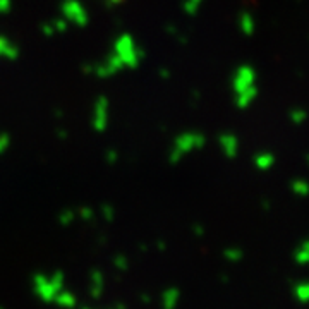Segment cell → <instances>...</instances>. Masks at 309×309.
I'll return each instance as SVG.
<instances>
[{
    "mask_svg": "<svg viewBox=\"0 0 309 309\" xmlns=\"http://www.w3.org/2000/svg\"><path fill=\"white\" fill-rule=\"evenodd\" d=\"M50 23H52L55 33H65V31H67V28H69V21L65 18H55V19L50 21Z\"/></svg>",
    "mask_w": 309,
    "mask_h": 309,
    "instance_id": "obj_16",
    "label": "cell"
},
{
    "mask_svg": "<svg viewBox=\"0 0 309 309\" xmlns=\"http://www.w3.org/2000/svg\"><path fill=\"white\" fill-rule=\"evenodd\" d=\"M12 9V0H0V16L9 14Z\"/></svg>",
    "mask_w": 309,
    "mask_h": 309,
    "instance_id": "obj_27",
    "label": "cell"
},
{
    "mask_svg": "<svg viewBox=\"0 0 309 309\" xmlns=\"http://www.w3.org/2000/svg\"><path fill=\"white\" fill-rule=\"evenodd\" d=\"M294 295L300 300V302H309V282L297 283V285L294 287Z\"/></svg>",
    "mask_w": 309,
    "mask_h": 309,
    "instance_id": "obj_13",
    "label": "cell"
},
{
    "mask_svg": "<svg viewBox=\"0 0 309 309\" xmlns=\"http://www.w3.org/2000/svg\"><path fill=\"white\" fill-rule=\"evenodd\" d=\"M33 285H35V292L36 295L43 300V302H53V299H55V294H57V289L53 287L52 280L47 277V275L43 273H36L35 277H33Z\"/></svg>",
    "mask_w": 309,
    "mask_h": 309,
    "instance_id": "obj_6",
    "label": "cell"
},
{
    "mask_svg": "<svg viewBox=\"0 0 309 309\" xmlns=\"http://www.w3.org/2000/svg\"><path fill=\"white\" fill-rule=\"evenodd\" d=\"M114 266L119 271H127L129 270L127 256H124V254H117V256H114Z\"/></svg>",
    "mask_w": 309,
    "mask_h": 309,
    "instance_id": "obj_17",
    "label": "cell"
},
{
    "mask_svg": "<svg viewBox=\"0 0 309 309\" xmlns=\"http://www.w3.org/2000/svg\"><path fill=\"white\" fill-rule=\"evenodd\" d=\"M50 280H52L53 287H55L57 290H62V289H64V273H62L60 270L55 271V273H53L52 277H50Z\"/></svg>",
    "mask_w": 309,
    "mask_h": 309,
    "instance_id": "obj_21",
    "label": "cell"
},
{
    "mask_svg": "<svg viewBox=\"0 0 309 309\" xmlns=\"http://www.w3.org/2000/svg\"><path fill=\"white\" fill-rule=\"evenodd\" d=\"M21 55L19 47L7 36L0 35V58L4 60H18Z\"/></svg>",
    "mask_w": 309,
    "mask_h": 309,
    "instance_id": "obj_8",
    "label": "cell"
},
{
    "mask_svg": "<svg viewBox=\"0 0 309 309\" xmlns=\"http://www.w3.org/2000/svg\"><path fill=\"white\" fill-rule=\"evenodd\" d=\"M103 285H105V278L100 270H91L90 271V295L95 300H98L103 295Z\"/></svg>",
    "mask_w": 309,
    "mask_h": 309,
    "instance_id": "obj_9",
    "label": "cell"
},
{
    "mask_svg": "<svg viewBox=\"0 0 309 309\" xmlns=\"http://www.w3.org/2000/svg\"><path fill=\"white\" fill-rule=\"evenodd\" d=\"M114 52L122 60L124 67L127 69H137L146 57L144 50L137 47L134 38L129 33H122L120 36H117V40L114 41Z\"/></svg>",
    "mask_w": 309,
    "mask_h": 309,
    "instance_id": "obj_1",
    "label": "cell"
},
{
    "mask_svg": "<svg viewBox=\"0 0 309 309\" xmlns=\"http://www.w3.org/2000/svg\"><path fill=\"white\" fill-rule=\"evenodd\" d=\"M76 220V211L72 210V208H65V210H62L58 213V223L64 225V227H67Z\"/></svg>",
    "mask_w": 309,
    "mask_h": 309,
    "instance_id": "obj_14",
    "label": "cell"
},
{
    "mask_svg": "<svg viewBox=\"0 0 309 309\" xmlns=\"http://www.w3.org/2000/svg\"><path fill=\"white\" fill-rule=\"evenodd\" d=\"M9 144H11V137H9V134H6V132H0V154H2L4 151H7Z\"/></svg>",
    "mask_w": 309,
    "mask_h": 309,
    "instance_id": "obj_25",
    "label": "cell"
},
{
    "mask_svg": "<svg viewBox=\"0 0 309 309\" xmlns=\"http://www.w3.org/2000/svg\"><path fill=\"white\" fill-rule=\"evenodd\" d=\"M83 72H85V74H95V64H85V65H83Z\"/></svg>",
    "mask_w": 309,
    "mask_h": 309,
    "instance_id": "obj_31",
    "label": "cell"
},
{
    "mask_svg": "<svg viewBox=\"0 0 309 309\" xmlns=\"http://www.w3.org/2000/svg\"><path fill=\"white\" fill-rule=\"evenodd\" d=\"M201 2H203V0H184V2H182V11L186 12V14H189V16H194L196 12L199 11V7H201Z\"/></svg>",
    "mask_w": 309,
    "mask_h": 309,
    "instance_id": "obj_15",
    "label": "cell"
},
{
    "mask_svg": "<svg viewBox=\"0 0 309 309\" xmlns=\"http://www.w3.org/2000/svg\"><path fill=\"white\" fill-rule=\"evenodd\" d=\"M179 297H181V292L175 287H169V289L164 290L162 294V307L164 309H175L177 307Z\"/></svg>",
    "mask_w": 309,
    "mask_h": 309,
    "instance_id": "obj_10",
    "label": "cell"
},
{
    "mask_svg": "<svg viewBox=\"0 0 309 309\" xmlns=\"http://www.w3.org/2000/svg\"><path fill=\"white\" fill-rule=\"evenodd\" d=\"M220 146H222L223 153L227 154L228 158H232V157H236L239 143H237V137H234L232 134H223L220 137Z\"/></svg>",
    "mask_w": 309,
    "mask_h": 309,
    "instance_id": "obj_12",
    "label": "cell"
},
{
    "mask_svg": "<svg viewBox=\"0 0 309 309\" xmlns=\"http://www.w3.org/2000/svg\"><path fill=\"white\" fill-rule=\"evenodd\" d=\"M100 213H102L103 220H107V222H112V220L115 218V208L112 206V204H102Z\"/></svg>",
    "mask_w": 309,
    "mask_h": 309,
    "instance_id": "obj_18",
    "label": "cell"
},
{
    "mask_svg": "<svg viewBox=\"0 0 309 309\" xmlns=\"http://www.w3.org/2000/svg\"><path fill=\"white\" fill-rule=\"evenodd\" d=\"M241 29L246 33V35L253 33V19L249 18V14H242L241 16Z\"/></svg>",
    "mask_w": 309,
    "mask_h": 309,
    "instance_id": "obj_20",
    "label": "cell"
},
{
    "mask_svg": "<svg viewBox=\"0 0 309 309\" xmlns=\"http://www.w3.org/2000/svg\"><path fill=\"white\" fill-rule=\"evenodd\" d=\"M110 103L107 97H98L93 103V115H91V126L97 132H103L108 126V114H110Z\"/></svg>",
    "mask_w": 309,
    "mask_h": 309,
    "instance_id": "obj_5",
    "label": "cell"
},
{
    "mask_svg": "<svg viewBox=\"0 0 309 309\" xmlns=\"http://www.w3.org/2000/svg\"><path fill=\"white\" fill-rule=\"evenodd\" d=\"M105 160L108 165H115L117 160H119V153H117V149H108L105 153Z\"/></svg>",
    "mask_w": 309,
    "mask_h": 309,
    "instance_id": "obj_26",
    "label": "cell"
},
{
    "mask_svg": "<svg viewBox=\"0 0 309 309\" xmlns=\"http://www.w3.org/2000/svg\"><path fill=\"white\" fill-rule=\"evenodd\" d=\"M304 248H306V249H307V251H309V242H307V244H304Z\"/></svg>",
    "mask_w": 309,
    "mask_h": 309,
    "instance_id": "obj_38",
    "label": "cell"
},
{
    "mask_svg": "<svg viewBox=\"0 0 309 309\" xmlns=\"http://www.w3.org/2000/svg\"><path fill=\"white\" fill-rule=\"evenodd\" d=\"M234 90L237 95V105L241 108L248 107L254 100L256 88H254V70L248 65H242L236 70L234 76Z\"/></svg>",
    "mask_w": 309,
    "mask_h": 309,
    "instance_id": "obj_3",
    "label": "cell"
},
{
    "mask_svg": "<svg viewBox=\"0 0 309 309\" xmlns=\"http://www.w3.org/2000/svg\"><path fill=\"white\" fill-rule=\"evenodd\" d=\"M126 0H103V6L107 7V9H114V7L120 6V4H124Z\"/></svg>",
    "mask_w": 309,
    "mask_h": 309,
    "instance_id": "obj_29",
    "label": "cell"
},
{
    "mask_svg": "<svg viewBox=\"0 0 309 309\" xmlns=\"http://www.w3.org/2000/svg\"><path fill=\"white\" fill-rule=\"evenodd\" d=\"M60 12L62 18H65L69 23L76 24L79 28H86L90 24V14L81 4V0H62Z\"/></svg>",
    "mask_w": 309,
    "mask_h": 309,
    "instance_id": "obj_4",
    "label": "cell"
},
{
    "mask_svg": "<svg viewBox=\"0 0 309 309\" xmlns=\"http://www.w3.org/2000/svg\"><path fill=\"white\" fill-rule=\"evenodd\" d=\"M223 256L227 258L228 261H241L242 251H241V249H237V248H228L227 251L223 253Z\"/></svg>",
    "mask_w": 309,
    "mask_h": 309,
    "instance_id": "obj_22",
    "label": "cell"
},
{
    "mask_svg": "<svg viewBox=\"0 0 309 309\" xmlns=\"http://www.w3.org/2000/svg\"><path fill=\"white\" fill-rule=\"evenodd\" d=\"M57 134H58L60 139H65V137H67V132H65L64 129H62V131H57Z\"/></svg>",
    "mask_w": 309,
    "mask_h": 309,
    "instance_id": "obj_37",
    "label": "cell"
},
{
    "mask_svg": "<svg viewBox=\"0 0 309 309\" xmlns=\"http://www.w3.org/2000/svg\"><path fill=\"white\" fill-rule=\"evenodd\" d=\"M110 309H126V304H124V302H117Z\"/></svg>",
    "mask_w": 309,
    "mask_h": 309,
    "instance_id": "obj_36",
    "label": "cell"
},
{
    "mask_svg": "<svg viewBox=\"0 0 309 309\" xmlns=\"http://www.w3.org/2000/svg\"><path fill=\"white\" fill-rule=\"evenodd\" d=\"M141 302H144V304H149V302H151V297H149V295L148 294H141Z\"/></svg>",
    "mask_w": 309,
    "mask_h": 309,
    "instance_id": "obj_35",
    "label": "cell"
},
{
    "mask_svg": "<svg viewBox=\"0 0 309 309\" xmlns=\"http://www.w3.org/2000/svg\"><path fill=\"white\" fill-rule=\"evenodd\" d=\"M204 146V136L194 131H187L179 134L174 139V146L170 148L169 153V164L177 165L186 154H189L194 149H199Z\"/></svg>",
    "mask_w": 309,
    "mask_h": 309,
    "instance_id": "obj_2",
    "label": "cell"
},
{
    "mask_svg": "<svg viewBox=\"0 0 309 309\" xmlns=\"http://www.w3.org/2000/svg\"><path fill=\"white\" fill-rule=\"evenodd\" d=\"M81 309H91L90 306H81Z\"/></svg>",
    "mask_w": 309,
    "mask_h": 309,
    "instance_id": "obj_39",
    "label": "cell"
},
{
    "mask_svg": "<svg viewBox=\"0 0 309 309\" xmlns=\"http://www.w3.org/2000/svg\"><path fill=\"white\" fill-rule=\"evenodd\" d=\"M165 31L169 33V35H175V33H177V29H175V26H174V24H167Z\"/></svg>",
    "mask_w": 309,
    "mask_h": 309,
    "instance_id": "obj_34",
    "label": "cell"
},
{
    "mask_svg": "<svg viewBox=\"0 0 309 309\" xmlns=\"http://www.w3.org/2000/svg\"><path fill=\"white\" fill-rule=\"evenodd\" d=\"M76 215L83 220V222H91V220H93V216H95V213H93V210H91L90 206H81L78 210Z\"/></svg>",
    "mask_w": 309,
    "mask_h": 309,
    "instance_id": "obj_19",
    "label": "cell"
},
{
    "mask_svg": "<svg viewBox=\"0 0 309 309\" xmlns=\"http://www.w3.org/2000/svg\"><path fill=\"white\" fill-rule=\"evenodd\" d=\"M295 261L300 263V265H304V263H309V251L306 248L299 249L297 253H295Z\"/></svg>",
    "mask_w": 309,
    "mask_h": 309,
    "instance_id": "obj_23",
    "label": "cell"
},
{
    "mask_svg": "<svg viewBox=\"0 0 309 309\" xmlns=\"http://www.w3.org/2000/svg\"><path fill=\"white\" fill-rule=\"evenodd\" d=\"M158 74H160V78H162V79H165V81H169V79L172 78V72H170L169 69H165V67L158 69Z\"/></svg>",
    "mask_w": 309,
    "mask_h": 309,
    "instance_id": "obj_30",
    "label": "cell"
},
{
    "mask_svg": "<svg viewBox=\"0 0 309 309\" xmlns=\"http://www.w3.org/2000/svg\"><path fill=\"white\" fill-rule=\"evenodd\" d=\"M53 302L58 304L60 307H67V309H72L78 306V299L76 295L72 294V292L69 290H58L55 294V299H53Z\"/></svg>",
    "mask_w": 309,
    "mask_h": 309,
    "instance_id": "obj_11",
    "label": "cell"
},
{
    "mask_svg": "<svg viewBox=\"0 0 309 309\" xmlns=\"http://www.w3.org/2000/svg\"><path fill=\"white\" fill-rule=\"evenodd\" d=\"M270 164H271L270 154H260V157L256 158V165L260 167V169H268Z\"/></svg>",
    "mask_w": 309,
    "mask_h": 309,
    "instance_id": "obj_24",
    "label": "cell"
},
{
    "mask_svg": "<svg viewBox=\"0 0 309 309\" xmlns=\"http://www.w3.org/2000/svg\"><path fill=\"white\" fill-rule=\"evenodd\" d=\"M0 309H4V307H2V306H0Z\"/></svg>",
    "mask_w": 309,
    "mask_h": 309,
    "instance_id": "obj_40",
    "label": "cell"
},
{
    "mask_svg": "<svg viewBox=\"0 0 309 309\" xmlns=\"http://www.w3.org/2000/svg\"><path fill=\"white\" fill-rule=\"evenodd\" d=\"M154 246H157V249H158V251H165V249H167L165 241H157V242H154Z\"/></svg>",
    "mask_w": 309,
    "mask_h": 309,
    "instance_id": "obj_33",
    "label": "cell"
},
{
    "mask_svg": "<svg viewBox=\"0 0 309 309\" xmlns=\"http://www.w3.org/2000/svg\"><path fill=\"white\" fill-rule=\"evenodd\" d=\"M122 69H124V64L115 52L108 53L103 62L95 64V74H97L98 78H112Z\"/></svg>",
    "mask_w": 309,
    "mask_h": 309,
    "instance_id": "obj_7",
    "label": "cell"
},
{
    "mask_svg": "<svg viewBox=\"0 0 309 309\" xmlns=\"http://www.w3.org/2000/svg\"><path fill=\"white\" fill-rule=\"evenodd\" d=\"M41 33H43L45 36H53V35H55V29H53L52 23H43V24H41Z\"/></svg>",
    "mask_w": 309,
    "mask_h": 309,
    "instance_id": "obj_28",
    "label": "cell"
},
{
    "mask_svg": "<svg viewBox=\"0 0 309 309\" xmlns=\"http://www.w3.org/2000/svg\"><path fill=\"white\" fill-rule=\"evenodd\" d=\"M193 232H194V236H199V237H201L203 234H204V228L201 227V225H194V227H193Z\"/></svg>",
    "mask_w": 309,
    "mask_h": 309,
    "instance_id": "obj_32",
    "label": "cell"
}]
</instances>
